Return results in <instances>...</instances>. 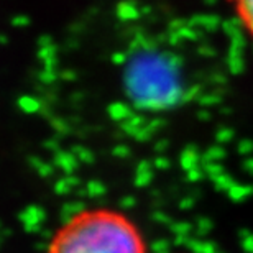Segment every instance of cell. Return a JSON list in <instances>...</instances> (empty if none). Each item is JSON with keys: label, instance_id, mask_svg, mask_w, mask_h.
Wrapping results in <instances>:
<instances>
[{"label": "cell", "instance_id": "6da1fadb", "mask_svg": "<svg viewBox=\"0 0 253 253\" xmlns=\"http://www.w3.org/2000/svg\"><path fill=\"white\" fill-rule=\"evenodd\" d=\"M44 253H150V245L128 212L114 206H87L53 230Z\"/></svg>", "mask_w": 253, "mask_h": 253}, {"label": "cell", "instance_id": "7a4b0ae2", "mask_svg": "<svg viewBox=\"0 0 253 253\" xmlns=\"http://www.w3.org/2000/svg\"><path fill=\"white\" fill-rule=\"evenodd\" d=\"M237 25L253 42V0H227Z\"/></svg>", "mask_w": 253, "mask_h": 253}]
</instances>
